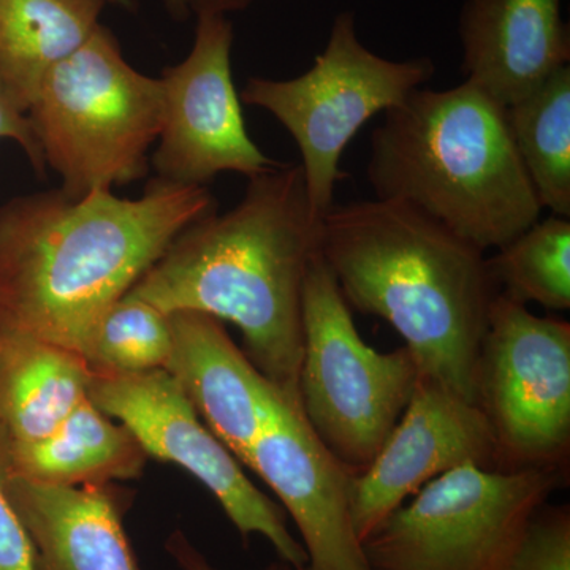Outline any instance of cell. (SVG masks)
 Wrapping results in <instances>:
<instances>
[{
    "label": "cell",
    "instance_id": "6da1fadb",
    "mask_svg": "<svg viewBox=\"0 0 570 570\" xmlns=\"http://www.w3.org/2000/svg\"><path fill=\"white\" fill-rule=\"evenodd\" d=\"M217 202L206 186L154 178L140 198L58 190L0 209V332L80 352L94 322Z\"/></svg>",
    "mask_w": 570,
    "mask_h": 570
},
{
    "label": "cell",
    "instance_id": "7a4b0ae2",
    "mask_svg": "<svg viewBox=\"0 0 570 570\" xmlns=\"http://www.w3.org/2000/svg\"><path fill=\"white\" fill-rule=\"evenodd\" d=\"M321 225L302 167L281 164L249 178L230 212L184 228L127 294L165 314L232 322L254 366L302 407L303 288Z\"/></svg>",
    "mask_w": 570,
    "mask_h": 570
},
{
    "label": "cell",
    "instance_id": "3957f363",
    "mask_svg": "<svg viewBox=\"0 0 570 570\" xmlns=\"http://www.w3.org/2000/svg\"><path fill=\"white\" fill-rule=\"evenodd\" d=\"M322 258L348 306L387 321L420 373L475 403L479 352L498 285L489 257L412 206L333 205Z\"/></svg>",
    "mask_w": 570,
    "mask_h": 570
},
{
    "label": "cell",
    "instance_id": "277c9868",
    "mask_svg": "<svg viewBox=\"0 0 570 570\" xmlns=\"http://www.w3.org/2000/svg\"><path fill=\"white\" fill-rule=\"evenodd\" d=\"M367 181L381 200L412 206L483 253L542 214L508 107L471 81L415 89L371 134Z\"/></svg>",
    "mask_w": 570,
    "mask_h": 570
},
{
    "label": "cell",
    "instance_id": "5b68a950",
    "mask_svg": "<svg viewBox=\"0 0 570 570\" xmlns=\"http://www.w3.org/2000/svg\"><path fill=\"white\" fill-rule=\"evenodd\" d=\"M28 116L63 194L111 190L148 174L163 129V81L135 70L99 24L45 77Z\"/></svg>",
    "mask_w": 570,
    "mask_h": 570
},
{
    "label": "cell",
    "instance_id": "8992f818",
    "mask_svg": "<svg viewBox=\"0 0 570 570\" xmlns=\"http://www.w3.org/2000/svg\"><path fill=\"white\" fill-rule=\"evenodd\" d=\"M419 374L406 346H367L318 250L303 288L299 403L313 433L348 475L363 474L376 460Z\"/></svg>",
    "mask_w": 570,
    "mask_h": 570
},
{
    "label": "cell",
    "instance_id": "52a82bcc",
    "mask_svg": "<svg viewBox=\"0 0 570 570\" xmlns=\"http://www.w3.org/2000/svg\"><path fill=\"white\" fill-rule=\"evenodd\" d=\"M430 58L392 61L356 36L354 11H341L314 66L291 80L253 77L242 91L250 107L275 116L302 154L311 206L324 217L335 205L348 142L373 116L392 110L433 78Z\"/></svg>",
    "mask_w": 570,
    "mask_h": 570
},
{
    "label": "cell",
    "instance_id": "ba28073f",
    "mask_svg": "<svg viewBox=\"0 0 570 570\" xmlns=\"http://www.w3.org/2000/svg\"><path fill=\"white\" fill-rule=\"evenodd\" d=\"M566 474L475 464L428 482L363 542L371 570H504Z\"/></svg>",
    "mask_w": 570,
    "mask_h": 570
},
{
    "label": "cell",
    "instance_id": "9c48e42d",
    "mask_svg": "<svg viewBox=\"0 0 570 570\" xmlns=\"http://www.w3.org/2000/svg\"><path fill=\"white\" fill-rule=\"evenodd\" d=\"M475 406L497 442L498 471L568 474L570 324L494 296L480 346Z\"/></svg>",
    "mask_w": 570,
    "mask_h": 570
},
{
    "label": "cell",
    "instance_id": "30bf717a",
    "mask_svg": "<svg viewBox=\"0 0 570 570\" xmlns=\"http://www.w3.org/2000/svg\"><path fill=\"white\" fill-rule=\"evenodd\" d=\"M89 400L126 426L148 459L176 464L204 483L246 542L250 535H264L281 561L305 570L306 551L288 531L284 513L247 479L242 463L198 417L164 367L92 374Z\"/></svg>",
    "mask_w": 570,
    "mask_h": 570
},
{
    "label": "cell",
    "instance_id": "8fae6325",
    "mask_svg": "<svg viewBox=\"0 0 570 570\" xmlns=\"http://www.w3.org/2000/svg\"><path fill=\"white\" fill-rule=\"evenodd\" d=\"M234 26L224 14H197L193 50L164 70V121L151 164L156 178L206 186L224 171L247 179L279 163L246 130L232 75Z\"/></svg>",
    "mask_w": 570,
    "mask_h": 570
},
{
    "label": "cell",
    "instance_id": "7c38bea8",
    "mask_svg": "<svg viewBox=\"0 0 570 570\" xmlns=\"http://www.w3.org/2000/svg\"><path fill=\"white\" fill-rule=\"evenodd\" d=\"M464 464L498 471L489 422L475 403L420 373L376 460L351 479L352 519L362 543L428 482Z\"/></svg>",
    "mask_w": 570,
    "mask_h": 570
},
{
    "label": "cell",
    "instance_id": "4fadbf2b",
    "mask_svg": "<svg viewBox=\"0 0 570 570\" xmlns=\"http://www.w3.org/2000/svg\"><path fill=\"white\" fill-rule=\"evenodd\" d=\"M246 466L275 491L295 521L305 570H371L352 519V475L321 444L302 407L281 397Z\"/></svg>",
    "mask_w": 570,
    "mask_h": 570
},
{
    "label": "cell",
    "instance_id": "5bb4252c",
    "mask_svg": "<svg viewBox=\"0 0 570 570\" xmlns=\"http://www.w3.org/2000/svg\"><path fill=\"white\" fill-rule=\"evenodd\" d=\"M168 316L171 352L164 370L214 436L246 466L255 439L284 396L236 346L223 321L194 311Z\"/></svg>",
    "mask_w": 570,
    "mask_h": 570
},
{
    "label": "cell",
    "instance_id": "9a60e30c",
    "mask_svg": "<svg viewBox=\"0 0 570 570\" xmlns=\"http://www.w3.org/2000/svg\"><path fill=\"white\" fill-rule=\"evenodd\" d=\"M562 0H464L459 33L466 81L509 107L570 62Z\"/></svg>",
    "mask_w": 570,
    "mask_h": 570
},
{
    "label": "cell",
    "instance_id": "2e32d148",
    "mask_svg": "<svg viewBox=\"0 0 570 570\" xmlns=\"http://www.w3.org/2000/svg\"><path fill=\"white\" fill-rule=\"evenodd\" d=\"M36 570H140L108 485L50 487L10 474Z\"/></svg>",
    "mask_w": 570,
    "mask_h": 570
},
{
    "label": "cell",
    "instance_id": "e0dca14e",
    "mask_svg": "<svg viewBox=\"0 0 570 570\" xmlns=\"http://www.w3.org/2000/svg\"><path fill=\"white\" fill-rule=\"evenodd\" d=\"M91 377L78 352L0 332V431L9 444L48 436L89 397Z\"/></svg>",
    "mask_w": 570,
    "mask_h": 570
},
{
    "label": "cell",
    "instance_id": "ac0fdd59",
    "mask_svg": "<svg viewBox=\"0 0 570 570\" xmlns=\"http://www.w3.org/2000/svg\"><path fill=\"white\" fill-rule=\"evenodd\" d=\"M146 461L148 455L134 434L89 397L48 436L9 444L10 474L39 485H110L137 479Z\"/></svg>",
    "mask_w": 570,
    "mask_h": 570
},
{
    "label": "cell",
    "instance_id": "d6986e66",
    "mask_svg": "<svg viewBox=\"0 0 570 570\" xmlns=\"http://www.w3.org/2000/svg\"><path fill=\"white\" fill-rule=\"evenodd\" d=\"M107 0H0V77L22 111L41 81L92 36Z\"/></svg>",
    "mask_w": 570,
    "mask_h": 570
},
{
    "label": "cell",
    "instance_id": "ffe728a7",
    "mask_svg": "<svg viewBox=\"0 0 570 570\" xmlns=\"http://www.w3.org/2000/svg\"><path fill=\"white\" fill-rule=\"evenodd\" d=\"M508 121L540 205L570 219V63L509 105Z\"/></svg>",
    "mask_w": 570,
    "mask_h": 570
},
{
    "label": "cell",
    "instance_id": "44dd1931",
    "mask_svg": "<svg viewBox=\"0 0 570 570\" xmlns=\"http://www.w3.org/2000/svg\"><path fill=\"white\" fill-rule=\"evenodd\" d=\"M499 294L549 311L570 307V220L551 214L489 257Z\"/></svg>",
    "mask_w": 570,
    "mask_h": 570
},
{
    "label": "cell",
    "instance_id": "7402d4cb",
    "mask_svg": "<svg viewBox=\"0 0 570 570\" xmlns=\"http://www.w3.org/2000/svg\"><path fill=\"white\" fill-rule=\"evenodd\" d=\"M170 352V316L126 294L94 322L78 354L92 374H137L165 367Z\"/></svg>",
    "mask_w": 570,
    "mask_h": 570
},
{
    "label": "cell",
    "instance_id": "603a6c76",
    "mask_svg": "<svg viewBox=\"0 0 570 570\" xmlns=\"http://www.w3.org/2000/svg\"><path fill=\"white\" fill-rule=\"evenodd\" d=\"M504 570H570L569 505H542Z\"/></svg>",
    "mask_w": 570,
    "mask_h": 570
},
{
    "label": "cell",
    "instance_id": "cb8c5ba5",
    "mask_svg": "<svg viewBox=\"0 0 570 570\" xmlns=\"http://www.w3.org/2000/svg\"><path fill=\"white\" fill-rule=\"evenodd\" d=\"M9 442L0 431V570H36L31 540L9 493Z\"/></svg>",
    "mask_w": 570,
    "mask_h": 570
},
{
    "label": "cell",
    "instance_id": "d4e9b609",
    "mask_svg": "<svg viewBox=\"0 0 570 570\" xmlns=\"http://www.w3.org/2000/svg\"><path fill=\"white\" fill-rule=\"evenodd\" d=\"M0 140L18 142L28 159L31 160L32 167L40 175H45L47 164H45L43 153H41L31 119H29L28 112L22 111L14 102L2 77H0Z\"/></svg>",
    "mask_w": 570,
    "mask_h": 570
},
{
    "label": "cell",
    "instance_id": "484cf974",
    "mask_svg": "<svg viewBox=\"0 0 570 570\" xmlns=\"http://www.w3.org/2000/svg\"><path fill=\"white\" fill-rule=\"evenodd\" d=\"M167 549L170 551L175 561L181 566L183 570H214L209 562L205 560L204 554L198 553L197 550L190 546L189 540L184 538L183 534L176 532L168 539ZM266 570H295L291 564L284 561H276L269 564Z\"/></svg>",
    "mask_w": 570,
    "mask_h": 570
},
{
    "label": "cell",
    "instance_id": "4316f807",
    "mask_svg": "<svg viewBox=\"0 0 570 570\" xmlns=\"http://www.w3.org/2000/svg\"><path fill=\"white\" fill-rule=\"evenodd\" d=\"M255 0H187L195 14H224L247 9Z\"/></svg>",
    "mask_w": 570,
    "mask_h": 570
},
{
    "label": "cell",
    "instance_id": "83f0119b",
    "mask_svg": "<svg viewBox=\"0 0 570 570\" xmlns=\"http://www.w3.org/2000/svg\"><path fill=\"white\" fill-rule=\"evenodd\" d=\"M164 3L168 13L175 17L176 20H186L189 17L190 10L187 0H164Z\"/></svg>",
    "mask_w": 570,
    "mask_h": 570
},
{
    "label": "cell",
    "instance_id": "f1b7e54d",
    "mask_svg": "<svg viewBox=\"0 0 570 570\" xmlns=\"http://www.w3.org/2000/svg\"><path fill=\"white\" fill-rule=\"evenodd\" d=\"M108 3H112V6L122 7L126 10L135 9V0H107Z\"/></svg>",
    "mask_w": 570,
    "mask_h": 570
}]
</instances>
